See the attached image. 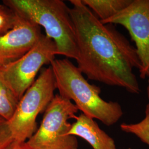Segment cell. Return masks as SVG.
I'll list each match as a JSON object with an SVG mask.
<instances>
[{"instance_id": "obj_2", "label": "cell", "mask_w": 149, "mask_h": 149, "mask_svg": "<svg viewBox=\"0 0 149 149\" xmlns=\"http://www.w3.org/2000/svg\"><path fill=\"white\" fill-rule=\"evenodd\" d=\"M59 95L74 101L79 111L108 127L114 125L123 116L117 102H108L100 96L101 90L90 84L78 68L68 59H54L50 63Z\"/></svg>"}, {"instance_id": "obj_10", "label": "cell", "mask_w": 149, "mask_h": 149, "mask_svg": "<svg viewBox=\"0 0 149 149\" xmlns=\"http://www.w3.org/2000/svg\"><path fill=\"white\" fill-rule=\"evenodd\" d=\"M133 0H82L96 17L103 21L116 15L129 5Z\"/></svg>"}, {"instance_id": "obj_13", "label": "cell", "mask_w": 149, "mask_h": 149, "mask_svg": "<svg viewBox=\"0 0 149 149\" xmlns=\"http://www.w3.org/2000/svg\"><path fill=\"white\" fill-rule=\"evenodd\" d=\"M18 20L16 13L5 5H0V37L15 27Z\"/></svg>"}, {"instance_id": "obj_5", "label": "cell", "mask_w": 149, "mask_h": 149, "mask_svg": "<svg viewBox=\"0 0 149 149\" xmlns=\"http://www.w3.org/2000/svg\"><path fill=\"white\" fill-rule=\"evenodd\" d=\"M56 89L53 71L49 66L43 70L22 97L13 116L7 121L13 142L23 143L35 133L38 116L52 101Z\"/></svg>"}, {"instance_id": "obj_9", "label": "cell", "mask_w": 149, "mask_h": 149, "mask_svg": "<svg viewBox=\"0 0 149 149\" xmlns=\"http://www.w3.org/2000/svg\"><path fill=\"white\" fill-rule=\"evenodd\" d=\"M71 124L70 135L85 140L93 149H117L115 141L95 121L81 113Z\"/></svg>"}, {"instance_id": "obj_8", "label": "cell", "mask_w": 149, "mask_h": 149, "mask_svg": "<svg viewBox=\"0 0 149 149\" xmlns=\"http://www.w3.org/2000/svg\"><path fill=\"white\" fill-rule=\"evenodd\" d=\"M40 29L18 16L15 27L0 37V70L21 58L37 43L43 35Z\"/></svg>"}, {"instance_id": "obj_16", "label": "cell", "mask_w": 149, "mask_h": 149, "mask_svg": "<svg viewBox=\"0 0 149 149\" xmlns=\"http://www.w3.org/2000/svg\"><path fill=\"white\" fill-rule=\"evenodd\" d=\"M147 95H148V97L149 100V78L148 79V87H147Z\"/></svg>"}, {"instance_id": "obj_15", "label": "cell", "mask_w": 149, "mask_h": 149, "mask_svg": "<svg viewBox=\"0 0 149 149\" xmlns=\"http://www.w3.org/2000/svg\"><path fill=\"white\" fill-rule=\"evenodd\" d=\"M6 149H28L25 148L23 143H17L13 142Z\"/></svg>"}, {"instance_id": "obj_6", "label": "cell", "mask_w": 149, "mask_h": 149, "mask_svg": "<svg viewBox=\"0 0 149 149\" xmlns=\"http://www.w3.org/2000/svg\"><path fill=\"white\" fill-rule=\"evenodd\" d=\"M57 55L53 41L43 34L37 43L21 58L0 70V76L19 100L34 82L43 65Z\"/></svg>"}, {"instance_id": "obj_14", "label": "cell", "mask_w": 149, "mask_h": 149, "mask_svg": "<svg viewBox=\"0 0 149 149\" xmlns=\"http://www.w3.org/2000/svg\"><path fill=\"white\" fill-rule=\"evenodd\" d=\"M13 141L11 131L5 119L0 117V149H6Z\"/></svg>"}, {"instance_id": "obj_3", "label": "cell", "mask_w": 149, "mask_h": 149, "mask_svg": "<svg viewBox=\"0 0 149 149\" xmlns=\"http://www.w3.org/2000/svg\"><path fill=\"white\" fill-rule=\"evenodd\" d=\"M18 17L42 27L57 55L76 60L78 50L70 8L61 0H4Z\"/></svg>"}, {"instance_id": "obj_4", "label": "cell", "mask_w": 149, "mask_h": 149, "mask_svg": "<svg viewBox=\"0 0 149 149\" xmlns=\"http://www.w3.org/2000/svg\"><path fill=\"white\" fill-rule=\"evenodd\" d=\"M79 109L72 102L59 94L45 110L40 125L23 144L28 149H78L76 136L70 135L71 119H76Z\"/></svg>"}, {"instance_id": "obj_1", "label": "cell", "mask_w": 149, "mask_h": 149, "mask_svg": "<svg viewBox=\"0 0 149 149\" xmlns=\"http://www.w3.org/2000/svg\"><path fill=\"white\" fill-rule=\"evenodd\" d=\"M74 27L77 68L88 79L139 94L141 90L134 69H141L135 48L112 24H104L82 2L70 0Z\"/></svg>"}, {"instance_id": "obj_11", "label": "cell", "mask_w": 149, "mask_h": 149, "mask_svg": "<svg viewBox=\"0 0 149 149\" xmlns=\"http://www.w3.org/2000/svg\"><path fill=\"white\" fill-rule=\"evenodd\" d=\"M19 101L0 76V117L8 120L15 111Z\"/></svg>"}, {"instance_id": "obj_12", "label": "cell", "mask_w": 149, "mask_h": 149, "mask_svg": "<svg viewBox=\"0 0 149 149\" xmlns=\"http://www.w3.org/2000/svg\"><path fill=\"white\" fill-rule=\"evenodd\" d=\"M145 117L136 123H122L120 128L123 132L133 134L149 146V103L146 105Z\"/></svg>"}, {"instance_id": "obj_7", "label": "cell", "mask_w": 149, "mask_h": 149, "mask_svg": "<svg viewBox=\"0 0 149 149\" xmlns=\"http://www.w3.org/2000/svg\"><path fill=\"white\" fill-rule=\"evenodd\" d=\"M104 24H119L129 32L141 64L140 77L149 78V0H133L116 15L101 21Z\"/></svg>"}]
</instances>
